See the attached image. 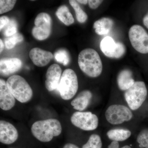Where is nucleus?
<instances>
[{
	"instance_id": "19",
	"label": "nucleus",
	"mask_w": 148,
	"mask_h": 148,
	"mask_svg": "<svg viewBox=\"0 0 148 148\" xmlns=\"http://www.w3.org/2000/svg\"><path fill=\"white\" fill-rule=\"evenodd\" d=\"M131 131L129 130L116 128L109 130L107 135L110 140L112 141L122 142L127 140L131 136Z\"/></svg>"
},
{
	"instance_id": "8",
	"label": "nucleus",
	"mask_w": 148,
	"mask_h": 148,
	"mask_svg": "<svg viewBox=\"0 0 148 148\" xmlns=\"http://www.w3.org/2000/svg\"><path fill=\"white\" fill-rule=\"evenodd\" d=\"M128 36L132 47L139 53H148V34L142 26H132L129 29Z\"/></svg>"
},
{
	"instance_id": "31",
	"label": "nucleus",
	"mask_w": 148,
	"mask_h": 148,
	"mask_svg": "<svg viewBox=\"0 0 148 148\" xmlns=\"http://www.w3.org/2000/svg\"><path fill=\"white\" fill-rule=\"evenodd\" d=\"M143 21L144 25L148 29V12L145 16H144Z\"/></svg>"
},
{
	"instance_id": "36",
	"label": "nucleus",
	"mask_w": 148,
	"mask_h": 148,
	"mask_svg": "<svg viewBox=\"0 0 148 148\" xmlns=\"http://www.w3.org/2000/svg\"></svg>"
},
{
	"instance_id": "5",
	"label": "nucleus",
	"mask_w": 148,
	"mask_h": 148,
	"mask_svg": "<svg viewBox=\"0 0 148 148\" xmlns=\"http://www.w3.org/2000/svg\"><path fill=\"white\" fill-rule=\"evenodd\" d=\"M147 95V90L145 84L143 82L137 81L125 91L124 98L129 108L135 111L143 105Z\"/></svg>"
},
{
	"instance_id": "6",
	"label": "nucleus",
	"mask_w": 148,
	"mask_h": 148,
	"mask_svg": "<svg viewBox=\"0 0 148 148\" xmlns=\"http://www.w3.org/2000/svg\"><path fill=\"white\" fill-rule=\"evenodd\" d=\"M105 116L110 124L118 125L131 120L133 117V114L128 107L124 105L114 104L107 108Z\"/></svg>"
},
{
	"instance_id": "16",
	"label": "nucleus",
	"mask_w": 148,
	"mask_h": 148,
	"mask_svg": "<svg viewBox=\"0 0 148 148\" xmlns=\"http://www.w3.org/2000/svg\"><path fill=\"white\" fill-rule=\"evenodd\" d=\"M92 98V93L89 90H83L71 102L75 110L82 112L88 107Z\"/></svg>"
},
{
	"instance_id": "1",
	"label": "nucleus",
	"mask_w": 148,
	"mask_h": 148,
	"mask_svg": "<svg viewBox=\"0 0 148 148\" xmlns=\"http://www.w3.org/2000/svg\"><path fill=\"white\" fill-rule=\"evenodd\" d=\"M78 63L81 70L90 77H97L103 71L101 57L93 49L86 48L82 51L79 54Z\"/></svg>"
},
{
	"instance_id": "4",
	"label": "nucleus",
	"mask_w": 148,
	"mask_h": 148,
	"mask_svg": "<svg viewBox=\"0 0 148 148\" xmlns=\"http://www.w3.org/2000/svg\"><path fill=\"white\" fill-rule=\"evenodd\" d=\"M56 89L64 100H71L73 98L78 89L77 77L73 70L67 69L64 71Z\"/></svg>"
},
{
	"instance_id": "34",
	"label": "nucleus",
	"mask_w": 148,
	"mask_h": 148,
	"mask_svg": "<svg viewBox=\"0 0 148 148\" xmlns=\"http://www.w3.org/2000/svg\"><path fill=\"white\" fill-rule=\"evenodd\" d=\"M77 1L78 3L86 5L88 3V1L87 0H78Z\"/></svg>"
},
{
	"instance_id": "13",
	"label": "nucleus",
	"mask_w": 148,
	"mask_h": 148,
	"mask_svg": "<svg viewBox=\"0 0 148 148\" xmlns=\"http://www.w3.org/2000/svg\"><path fill=\"white\" fill-rule=\"evenodd\" d=\"M15 98L8 89L6 82L0 79V108L4 111H8L15 106Z\"/></svg>"
},
{
	"instance_id": "27",
	"label": "nucleus",
	"mask_w": 148,
	"mask_h": 148,
	"mask_svg": "<svg viewBox=\"0 0 148 148\" xmlns=\"http://www.w3.org/2000/svg\"><path fill=\"white\" fill-rule=\"evenodd\" d=\"M137 141L140 148H148V129L142 130L137 138Z\"/></svg>"
},
{
	"instance_id": "17",
	"label": "nucleus",
	"mask_w": 148,
	"mask_h": 148,
	"mask_svg": "<svg viewBox=\"0 0 148 148\" xmlns=\"http://www.w3.org/2000/svg\"><path fill=\"white\" fill-rule=\"evenodd\" d=\"M116 81L120 90L125 91L135 82L132 71L128 69H124L119 72L117 77Z\"/></svg>"
},
{
	"instance_id": "3",
	"label": "nucleus",
	"mask_w": 148,
	"mask_h": 148,
	"mask_svg": "<svg viewBox=\"0 0 148 148\" xmlns=\"http://www.w3.org/2000/svg\"><path fill=\"white\" fill-rule=\"evenodd\" d=\"M6 84L14 98L20 103H27L32 99L33 90L23 77L13 75L8 78Z\"/></svg>"
},
{
	"instance_id": "33",
	"label": "nucleus",
	"mask_w": 148,
	"mask_h": 148,
	"mask_svg": "<svg viewBox=\"0 0 148 148\" xmlns=\"http://www.w3.org/2000/svg\"><path fill=\"white\" fill-rule=\"evenodd\" d=\"M4 48V45L1 39H0V52L1 53L2 52Z\"/></svg>"
},
{
	"instance_id": "11",
	"label": "nucleus",
	"mask_w": 148,
	"mask_h": 148,
	"mask_svg": "<svg viewBox=\"0 0 148 148\" xmlns=\"http://www.w3.org/2000/svg\"><path fill=\"white\" fill-rule=\"evenodd\" d=\"M16 127L5 121H0V142L5 145H10L16 142L18 138Z\"/></svg>"
},
{
	"instance_id": "2",
	"label": "nucleus",
	"mask_w": 148,
	"mask_h": 148,
	"mask_svg": "<svg viewBox=\"0 0 148 148\" xmlns=\"http://www.w3.org/2000/svg\"><path fill=\"white\" fill-rule=\"evenodd\" d=\"M31 131L37 140L47 143L61 134L62 126L58 120L49 119L36 121L32 125Z\"/></svg>"
},
{
	"instance_id": "24",
	"label": "nucleus",
	"mask_w": 148,
	"mask_h": 148,
	"mask_svg": "<svg viewBox=\"0 0 148 148\" xmlns=\"http://www.w3.org/2000/svg\"><path fill=\"white\" fill-rule=\"evenodd\" d=\"M54 57L57 62L66 66L70 62V57L68 52L64 49L57 51L54 54Z\"/></svg>"
},
{
	"instance_id": "21",
	"label": "nucleus",
	"mask_w": 148,
	"mask_h": 148,
	"mask_svg": "<svg viewBox=\"0 0 148 148\" xmlns=\"http://www.w3.org/2000/svg\"><path fill=\"white\" fill-rule=\"evenodd\" d=\"M69 3L75 11L77 21L80 23H84L86 22L88 18L87 14L83 10L77 1L70 0Z\"/></svg>"
},
{
	"instance_id": "12",
	"label": "nucleus",
	"mask_w": 148,
	"mask_h": 148,
	"mask_svg": "<svg viewBox=\"0 0 148 148\" xmlns=\"http://www.w3.org/2000/svg\"><path fill=\"white\" fill-rule=\"evenodd\" d=\"M61 69L59 65L53 64L48 69L46 73L45 86L48 91L57 89L61 80Z\"/></svg>"
},
{
	"instance_id": "22",
	"label": "nucleus",
	"mask_w": 148,
	"mask_h": 148,
	"mask_svg": "<svg viewBox=\"0 0 148 148\" xmlns=\"http://www.w3.org/2000/svg\"><path fill=\"white\" fill-rule=\"evenodd\" d=\"M24 40V37L21 34L17 33L11 36L7 37L5 39L6 48L10 49L13 48L18 43L21 42Z\"/></svg>"
},
{
	"instance_id": "14",
	"label": "nucleus",
	"mask_w": 148,
	"mask_h": 148,
	"mask_svg": "<svg viewBox=\"0 0 148 148\" xmlns=\"http://www.w3.org/2000/svg\"><path fill=\"white\" fill-rule=\"evenodd\" d=\"M29 56L33 63L40 67L47 65L53 57V54L50 51L37 47L32 49L29 52Z\"/></svg>"
},
{
	"instance_id": "28",
	"label": "nucleus",
	"mask_w": 148,
	"mask_h": 148,
	"mask_svg": "<svg viewBox=\"0 0 148 148\" xmlns=\"http://www.w3.org/2000/svg\"><path fill=\"white\" fill-rule=\"evenodd\" d=\"M10 20L8 17L5 16H3L0 17V30L3 29L6 27L10 22Z\"/></svg>"
},
{
	"instance_id": "25",
	"label": "nucleus",
	"mask_w": 148,
	"mask_h": 148,
	"mask_svg": "<svg viewBox=\"0 0 148 148\" xmlns=\"http://www.w3.org/2000/svg\"><path fill=\"white\" fill-rule=\"evenodd\" d=\"M3 34L6 37L13 36L17 33V24L14 19H10L8 25L5 27Z\"/></svg>"
},
{
	"instance_id": "29",
	"label": "nucleus",
	"mask_w": 148,
	"mask_h": 148,
	"mask_svg": "<svg viewBox=\"0 0 148 148\" xmlns=\"http://www.w3.org/2000/svg\"><path fill=\"white\" fill-rule=\"evenodd\" d=\"M103 1L101 0H89L88 1L89 7L92 9H96L103 3Z\"/></svg>"
},
{
	"instance_id": "20",
	"label": "nucleus",
	"mask_w": 148,
	"mask_h": 148,
	"mask_svg": "<svg viewBox=\"0 0 148 148\" xmlns=\"http://www.w3.org/2000/svg\"><path fill=\"white\" fill-rule=\"evenodd\" d=\"M56 14L58 19L66 26H70L73 24V16L66 5H63L59 7Z\"/></svg>"
},
{
	"instance_id": "26",
	"label": "nucleus",
	"mask_w": 148,
	"mask_h": 148,
	"mask_svg": "<svg viewBox=\"0 0 148 148\" xmlns=\"http://www.w3.org/2000/svg\"><path fill=\"white\" fill-rule=\"evenodd\" d=\"M14 0H1L0 1V14L6 13L11 10L16 3Z\"/></svg>"
},
{
	"instance_id": "35",
	"label": "nucleus",
	"mask_w": 148,
	"mask_h": 148,
	"mask_svg": "<svg viewBox=\"0 0 148 148\" xmlns=\"http://www.w3.org/2000/svg\"><path fill=\"white\" fill-rule=\"evenodd\" d=\"M120 148H131V147H130V146L128 145H125L123 146V147H122Z\"/></svg>"
},
{
	"instance_id": "23",
	"label": "nucleus",
	"mask_w": 148,
	"mask_h": 148,
	"mask_svg": "<svg viewBox=\"0 0 148 148\" xmlns=\"http://www.w3.org/2000/svg\"><path fill=\"white\" fill-rule=\"evenodd\" d=\"M102 142L101 137L96 134L91 135L87 143L82 146V148H102Z\"/></svg>"
},
{
	"instance_id": "18",
	"label": "nucleus",
	"mask_w": 148,
	"mask_h": 148,
	"mask_svg": "<svg viewBox=\"0 0 148 148\" xmlns=\"http://www.w3.org/2000/svg\"><path fill=\"white\" fill-rule=\"evenodd\" d=\"M114 24V21L111 18L103 17L95 21L93 24V28L97 34L105 35L110 32Z\"/></svg>"
},
{
	"instance_id": "10",
	"label": "nucleus",
	"mask_w": 148,
	"mask_h": 148,
	"mask_svg": "<svg viewBox=\"0 0 148 148\" xmlns=\"http://www.w3.org/2000/svg\"><path fill=\"white\" fill-rule=\"evenodd\" d=\"M100 49L104 55L109 58L118 59L124 55L126 48L123 43L116 42L110 36H106L101 40Z\"/></svg>"
},
{
	"instance_id": "7",
	"label": "nucleus",
	"mask_w": 148,
	"mask_h": 148,
	"mask_svg": "<svg viewBox=\"0 0 148 148\" xmlns=\"http://www.w3.org/2000/svg\"><path fill=\"white\" fill-rule=\"evenodd\" d=\"M72 124L84 131H92L97 129L99 119L95 114L90 112H75L71 118Z\"/></svg>"
},
{
	"instance_id": "15",
	"label": "nucleus",
	"mask_w": 148,
	"mask_h": 148,
	"mask_svg": "<svg viewBox=\"0 0 148 148\" xmlns=\"http://www.w3.org/2000/svg\"><path fill=\"white\" fill-rule=\"evenodd\" d=\"M22 62L18 58H3L0 61V73L4 76H8L19 71Z\"/></svg>"
},
{
	"instance_id": "9",
	"label": "nucleus",
	"mask_w": 148,
	"mask_h": 148,
	"mask_svg": "<svg viewBox=\"0 0 148 148\" xmlns=\"http://www.w3.org/2000/svg\"><path fill=\"white\" fill-rule=\"evenodd\" d=\"M34 24L32 34L35 38L43 40L49 37L51 29V18L49 14L45 12L39 14L35 18Z\"/></svg>"
},
{
	"instance_id": "32",
	"label": "nucleus",
	"mask_w": 148,
	"mask_h": 148,
	"mask_svg": "<svg viewBox=\"0 0 148 148\" xmlns=\"http://www.w3.org/2000/svg\"><path fill=\"white\" fill-rule=\"evenodd\" d=\"M63 148H79L76 145L71 143H68L64 146Z\"/></svg>"
},
{
	"instance_id": "30",
	"label": "nucleus",
	"mask_w": 148,
	"mask_h": 148,
	"mask_svg": "<svg viewBox=\"0 0 148 148\" xmlns=\"http://www.w3.org/2000/svg\"><path fill=\"white\" fill-rule=\"evenodd\" d=\"M108 148H120L119 142L112 141L108 146Z\"/></svg>"
}]
</instances>
